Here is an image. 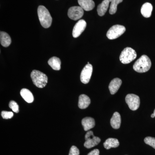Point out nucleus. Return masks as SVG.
Listing matches in <instances>:
<instances>
[{
  "label": "nucleus",
  "mask_w": 155,
  "mask_h": 155,
  "mask_svg": "<svg viewBox=\"0 0 155 155\" xmlns=\"http://www.w3.org/2000/svg\"><path fill=\"white\" fill-rule=\"evenodd\" d=\"M151 64L149 58L146 55H143L136 61L133 65V69L139 73H143L150 70Z\"/></svg>",
  "instance_id": "1"
},
{
  "label": "nucleus",
  "mask_w": 155,
  "mask_h": 155,
  "mask_svg": "<svg viewBox=\"0 0 155 155\" xmlns=\"http://www.w3.org/2000/svg\"><path fill=\"white\" fill-rule=\"evenodd\" d=\"M38 14L42 26L45 28H49L51 25L52 18L48 10L45 6H39L38 8Z\"/></svg>",
  "instance_id": "2"
},
{
  "label": "nucleus",
  "mask_w": 155,
  "mask_h": 155,
  "mask_svg": "<svg viewBox=\"0 0 155 155\" xmlns=\"http://www.w3.org/2000/svg\"><path fill=\"white\" fill-rule=\"evenodd\" d=\"M31 77L34 84L39 88H43L48 83L47 76L38 70H33L31 73Z\"/></svg>",
  "instance_id": "3"
},
{
  "label": "nucleus",
  "mask_w": 155,
  "mask_h": 155,
  "mask_svg": "<svg viewBox=\"0 0 155 155\" xmlns=\"http://www.w3.org/2000/svg\"><path fill=\"white\" fill-rule=\"evenodd\" d=\"M137 53L132 48L127 47L122 51L119 59L123 64H128L135 60L137 58Z\"/></svg>",
  "instance_id": "4"
},
{
  "label": "nucleus",
  "mask_w": 155,
  "mask_h": 155,
  "mask_svg": "<svg viewBox=\"0 0 155 155\" xmlns=\"http://www.w3.org/2000/svg\"><path fill=\"white\" fill-rule=\"evenodd\" d=\"M126 31L125 26L120 25H116L111 27L108 31L107 36L109 39L117 38L125 33Z\"/></svg>",
  "instance_id": "5"
},
{
  "label": "nucleus",
  "mask_w": 155,
  "mask_h": 155,
  "mask_svg": "<svg viewBox=\"0 0 155 155\" xmlns=\"http://www.w3.org/2000/svg\"><path fill=\"white\" fill-rule=\"evenodd\" d=\"M85 142L84 146L86 148L90 149L93 147L100 143L101 141L99 137L94 136L93 132L91 130L87 131L85 135Z\"/></svg>",
  "instance_id": "6"
},
{
  "label": "nucleus",
  "mask_w": 155,
  "mask_h": 155,
  "mask_svg": "<svg viewBox=\"0 0 155 155\" xmlns=\"http://www.w3.org/2000/svg\"><path fill=\"white\" fill-rule=\"evenodd\" d=\"M125 101L130 110L133 111L137 110L140 105L139 97L134 94H127L125 97Z\"/></svg>",
  "instance_id": "7"
},
{
  "label": "nucleus",
  "mask_w": 155,
  "mask_h": 155,
  "mask_svg": "<svg viewBox=\"0 0 155 155\" xmlns=\"http://www.w3.org/2000/svg\"><path fill=\"white\" fill-rule=\"evenodd\" d=\"M93 72V67L91 64H87L81 73L80 79L81 82L87 84L90 80Z\"/></svg>",
  "instance_id": "8"
},
{
  "label": "nucleus",
  "mask_w": 155,
  "mask_h": 155,
  "mask_svg": "<svg viewBox=\"0 0 155 155\" xmlns=\"http://www.w3.org/2000/svg\"><path fill=\"white\" fill-rule=\"evenodd\" d=\"M83 10L80 6H74L71 7L68 10V17L72 20H78L83 16Z\"/></svg>",
  "instance_id": "9"
},
{
  "label": "nucleus",
  "mask_w": 155,
  "mask_h": 155,
  "mask_svg": "<svg viewBox=\"0 0 155 155\" xmlns=\"http://www.w3.org/2000/svg\"><path fill=\"white\" fill-rule=\"evenodd\" d=\"M87 25L86 22L84 19H81L76 23L73 31H72V36L75 38L78 37L84 31L86 28Z\"/></svg>",
  "instance_id": "10"
},
{
  "label": "nucleus",
  "mask_w": 155,
  "mask_h": 155,
  "mask_svg": "<svg viewBox=\"0 0 155 155\" xmlns=\"http://www.w3.org/2000/svg\"><path fill=\"white\" fill-rule=\"evenodd\" d=\"M122 81L120 78H115L113 79L109 84V88L111 94H114L120 88Z\"/></svg>",
  "instance_id": "11"
},
{
  "label": "nucleus",
  "mask_w": 155,
  "mask_h": 155,
  "mask_svg": "<svg viewBox=\"0 0 155 155\" xmlns=\"http://www.w3.org/2000/svg\"><path fill=\"white\" fill-rule=\"evenodd\" d=\"M80 7L85 11H90L94 8L95 3L93 0H78Z\"/></svg>",
  "instance_id": "12"
},
{
  "label": "nucleus",
  "mask_w": 155,
  "mask_h": 155,
  "mask_svg": "<svg viewBox=\"0 0 155 155\" xmlns=\"http://www.w3.org/2000/svg\"><path fill=\"white\" fill-rule=\"evenodd\" d=\"M81 124L83 126L84 130L88 131L94 127L95 125V122L93 118L87 117L82 119Z\"/></svg>",
  "instance_id": "13"
},
{
  "label": "nucleus",
  "mask_w": 155,
  "mask_h": 155,
  "mask_svg": "<svg viewBox=\"0 0 155 155\" xmlns=\"http://www.w3.org/2000/svg\"><path fill=\"white\" fill-rule=\"evenodd\" d=\"M112 0H104L97 7V11L98 14L101 17H102L106 14L109 7L110 3Z\"/></svg>",
  "instance_id": "14"
},
{
  "label": "nucleus",
  "mask_w": 155,
  "mask_h": 155,
  "mask_svg": "<svg viewBox=\"0 0 155 155\" xmlns=\"http://www.w3.org/2000/svg\"><path fill=\"white\" fill-rule=\"evenodd\" d=\"M90 104V99L86 95L81 94L79 97L78 106L80 109H86Z\"/></svg>",
  "instance_id": "15"
},
{
  "label": "nucleus",
  "mask_w": 155,
  "mask_h": 155,
  "mask_svg": "<svg viewBox=\"0 0 155 155\" xmlns=\"http://www.w3.org/2000/svg\"><path fill=\"white\" fill-rule=\"evenodd\" d=\"M121 123V117L118 112H115L110 120L111 126L114 129H119Z\"/></svg>",
  "instance_id": "16"
},
{
  "label": "nucleus",
  "mask_w": 155,
  "mask_h": 155,
  "mask_svg": "<svg viewBox=\"0 0 155 155\" xmlns=\"http://www.w3.org/2000/svg\"><path fill=\"white\" fill-rule=\"evenodd\" d=\"M152 11L153 6L150 3H145L142 6L141 13L142 15L146 18H149L151 17Z\"/></svg>",
  "instance_id": "17"
},
{
  "label": "nucleus",
  "mask_w": 155,
  "mask_h": 155,
  "mask_svg": "<svg viewBox=\"0 0 155 155\" xmlns=\"http://www.w3.org/2000/svg\"><path fill=\"white\" fill-rule=\"evenodd\" d=\"M0 41L1 45L4 47H8L11 43V37L4 31H1L0 32Z\"/></svg>",
  "instance_id": "18"
},
{
  "label": "nucleus",
  "mask_w": 155,
  "mask_h": 155,
  "mask_svg": "<svg viewBox=\"0 0 155 155\" xmlns=\"http://www.w3.org/2000/svg\"><path fill=\"white\" fill-rule=\"evenodd\" d=\"M20 95L25 101L28 103L33 102L34 97L31 92L26 88H23L20 91Z\"/></svg>",
  "instance_id": "19"
},
{
  "label": "nucleus",
  "mask_w": 155,
  "mask_h": 155,
  "mask_svg": "<svg viewBox=\"0 0 155 155\" xmlns=\"http://www.w3.org/2000/svg\"><path fill=\"white\" fill-rule=\"evenodd\" d=\"M104 147L106 149L109 150L111 148L117 147L119 146V142L116 138H109L104 143Z\"/></svg>",
  "instance_id": "20"
},
{
  "label": "nucleus",
  "mask_w": 155,
  "mask_h": 155,
  "mask_svg": "<svg viewBox=\"0 0 155 155\" xmlns=\"http://www.w3.org/2000/svg\"><path fill=\"white\" fill-rule=\"evenodd\" d=\"M48 64L54 70H60L61 69V61L57 57H54L50 58L48 61Z\"/></svg>",
  "instance_id": "21"
},
{
  "label": "nucleus",
  "mask_w": 155,
  "mask_h": 155,
  "mask_svg": "<svg viewBox=\"0 0 155 155\" xmlns=\"http://www.w3.org/2000/svg\"><path fill=\"white\" fill-rule=\"evenodd\" d=\"M122 2L123 0H112L110 5V11H109L110 14L112 15L115 14L117 11V6Z\"/></svg>",
  "instance_id": "22"
},
{
  "label": "nucleus",
  "mask_w": 155,
  "mask_h": 155,
  "mask_svg": "<svg viewBox=\"0 0 155 155\" xmlns=\"http://www.w3.org/2000/svg\"><path fill=\"white\" fill-rule=\"evenodd\" d=\"M144 141L147 144L150 146L155 149V138L154 137H147L144 139Z\"/></svg>",
  "instance_id": "23"
},
{
  "label": "nucleus",
  "mask_w": 155,
  "mask_h": 155,
  "mask_svg": "<svg viewBox=\"0 0 155 155\" xmlns=\"http://www.w3.org/2000/svg\"><path fill=\"white\" fill-rule=\"evenodd\" d=\"M9 107L12 110L16 113H19V107L18 104L14 101H11L9 103Z\"/></svg>",
  "instance_id": "24"
},
{
  "label": "nucleus",
  "mask_w": 155,
  "mask_h": 155,
  "mask_svg": "<svg viewBox=\"0 0 155 155\" xmlns=\"http://www.w3.org/2000/svg\"><path fill=\"white\" fill-rule=\"evenodd\" d=\"M1 115L3 119H8L12 118L14 116V114L11 112L3 111L1 113Z\"/></svg>",
  "instance_id": "25"
},
{
  "label": "nucleus",
  "mask_w": 155,
  "mask_h": 155,
  "mask_svg": "<svg viewBox=\"0 0 155 155\" xmlns=\"http://www.w3.org/2000/svg\"><path fill=\"white\" fill-rule=\"evenodd\" d=\"M79 153L80 152L79 150L77 147L72 146L70 148L69 155H79Z\"/></svg>",
  "instance_id": "26"
},
{
  "label": "nucleus",
  "mask_w": 155,
  "mask_h": 155,
  "mask_svg": "<svg viewBox=\"0 0 155 155\" xmlns=\"http://www.w3.org/2000/svg\"><path fill=\"white\" fill-rule=\"evenodd\" d=\"M100 151L99 150L94 149L89 153L87 155H99Z\"/></svg>",
  "instance_id": "27"
},
{
  "label": "nucleus",
  "mask_w": 155,
  "mask_h": 155,
  "mask_svg": "<svg viewBox=\"0 0 155 155\" xmlns=\"http://www.w3.org/2000/svg\"><path fill=\"white\" fill-rule=\"evenodd\" d=\"M151 117L152 118H154V117H155L154 114H152V115H151Z\"/></svg>",
  "instance_id": "28"
},
{
  "label": "nucleus",
  "mask_w": 155,
  "mask_h": 155,
  "mask_svg": "<svg viewBox=\"0 0 155 155\" xmlns=\"http://www.w3.org/2000/svg\"><path fill=\"white\" fill-rule=\"evenodd\" d=\"M153 114H154L155 116V109L154 111V113H153Z\"/></svg>",
  "instance_id": "29"
}]
</instances>
